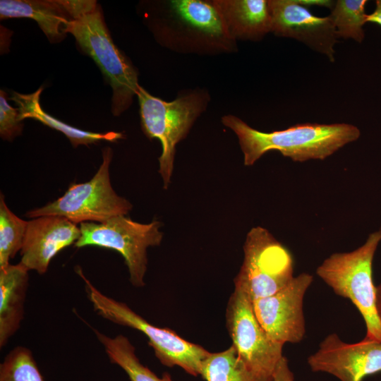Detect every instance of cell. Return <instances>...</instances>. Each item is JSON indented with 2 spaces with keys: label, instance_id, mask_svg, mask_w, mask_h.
Returning a JSON list of instances; mask_svg holds the SVG:
<instances>
[{
  "label": "cell",
  "instance_id": "cell-14",
  "mask_svg": "<svg viewBox=\"0 0 381 381\" xmlns=\"http://www.w3.org/2000/svg\"><path fill=\"white\" fill-rule=\"evenodd\" d=\"M80 227L60 216H42L28 222L20 262L29 270L44 274L53 258L62 249L75 244Z\"/></svg>",
  "mask_w": 381,
  "mask_h": 381
},
{
  "label": "cell",
  "instance_id": "cell-3",
  "mask_svg": "<svg viewBox=\"0 0 381 381\" xmlns=\"http://www.w3.org/2000/svg\"><path fill=\"white\" fill-rule=\"evenodd\" d=\"M136 97L144 134L149 139L155 138L161 143L159 173L164 188L167 189L174 169L176 146L207 110L210 95L206 89L196 87L183 90L174 100L167 102L139 85Z\"/></svg>",
  "mask_w": 381,
  "mask_h": 381
},
{
  "label": "cell",
  "instance_id": "cell-17",
  "mask_svg": "<svg viewBox=\"0 0 381 381\" xmlns=\"http://www.w3.org/2000/svg\"><path fill=\"white\" fill-rule=\"evenodd\" d=\"M30 270L21 262L0 268V348L19 330L24 319Z\"/></svg>",
  "mask_w": 381,
  "mask_h": 381
},
{
  "label": "cell",
  "instance_id": "cell-28",
  "mask_svg": "<svg viewBox=\"0 0 381 381\" xmlns=\"http://www.w3.org/2000/svg\"><path fill=\"white\" fill-rule=\"evenodd\" d=\"M376 308L381 321V284L376 286Z\"/></svg>",
  "mask_w": 381,
  "mask_h": 381
},
{
  "label": "cell",
  "instance_id": "cell-27",
  "mask_svg": "<svg viewBox=\"0 0 381 381\" xmlns=\"http://www.w3.org/2000/svg\"><path fill=\"white\" fill-rule=\"evenodd\" d=\"M367 23H373L381 26V0L375 1V10L367 15Z\"/></svg>",
  "mask_w": 381,
  "mask_h": 381
},
{
  "label": "cell",
  "instance_id": "cell-9",
  "mask_svg": "<svg viewBox=\"0 0 381 381\" xmlns=\"http://www.w3.org/2000/svg\"><path fill=\"white\" fill-rule=\"evenodd\" d=\"M243 252L234 286L252 301L275 294L294 277L291 254L266 229L255 226L249 231Z\"/></svg>",
  "mask_w": 381,
  "mask_h": 381
},
{
  "label": "cell",
  "instance_id": "cell-16",
  "mask_svg": "<svg viewBox=\"0 0 381 381\" xmlns=\"http://www.w3.org/2000/svg\"><path fill=\"white\" fill-rule=\"evenodd\" d=\"M212 3L231 37L258 42L271 32L267 0H213Z\"/></svg>",
  "mask_w": 381,
  "mask_h": 381
},
{
  "label": "cell",
  "instance_id": "cell-13",
  "mask_svg": "<svg viewBox=\"0 0 381 381\" xmlns=\"http://www.w3.org/2000/svg\"><path fill=\"white\" fill-rule=\"evenodd\" d=\"M267 4L271 32L277 37L295 39L334 61L338 37L329 16H316L296 0H267Z\"/></svg>",
  "mask_w": 381,
  "mask_h": 381
},
{
  "label": "cell",
  "instance_id": "cell-8",
  "mask_svg": "<svg viewBox=\"0 0 381 381\" xmlns=\"http://www.w3.org/2000/svg\"><path fill=\"white\" fill-rule=\"evenodd\" d=\"M161 226L157 220L142 224L126 215L114 217L103 222H82L80 237L74 245L77 248L96 246L119 252L128 267L131 283L140 288L145 285L147 249L161 243Z\"/></svg>",
  "mask_w": 381,
  "mask_h": 381
},
{
  "label": "cell",
  "instance_id": "cell-4",
  "mask_svg": "<svg viewBox=\"0 0 381 381\" xmlns=\"http://www.w3.org/2000/svg\"><path fill=\"white\" fill-rule=\"evenodd\" d=\"M380 241V232L374 231L356 250L334 253L316 270L337 295L350 300L359 311L365 325V338L377 341H381V321L376 308L373 262Z\"/></svg>",
  "mask_w": 381,
  "mask_h": 381
},
{
  "label": "cell",
  "instance_id": "cell-21",
  "mask_svg": "<svg viewBox=\"0 0 381 381\" xmlns=\"http://www.w3.org/2000/svg\"><path fill=\"white\" fill-rule=\"evenodd\" d=\"M367 0H337L330 10V17L338 38L352 39L361 43L367 23L365 7Z\"/></svg>",
  "mask_w": 381,
  "mask_h": 381
},
{
  "label": "cell",
  "instance_id": "cell-1",
  "mask_svg": "<svg viewBox=\"0 0 381 381\" xmlns=\"http://www.w3.org/2000/svg\"><path fill=\"white\" fill-rule=\"evenodd\" d=\"M144 9L155 39L172 52L212 56L238 50L212 1H155L146 3Z\"/></svg>",
  "mask_w": 381,
  "mask_h": 381
},
{
  "label": "cell",
  "instance_id": "cell-6",
  "mask_svg": "<svg viewBox=\"0 0 381 381\" xmlns=\"http://www.w3.org/2000/svg\"><path fill=\"white\" fill-rule=\"evenodd\" d=\"M75 271L83 279L87 298L99 316L142 332L162 365L169 368L179 366L193 376L201 375L202 363L210 352L198 344L186 341L168 328L150 324L126 303L100 291L79 267Z\"/></svg>",
  "mask_w": 381,
  "mask_h": 381
},
{
  "label": "cell",
  "instance_id": "cell-19",
  "mask_svg": "<svg viewBox=\"0 0 381 381\" xmlns=\"http://www.w3.org/2000/svg\"><path fill=\"white\" fill-rule=\"evenodd\" d=\"M92 330L110 363L120 367L131 381H173L168 373H164L159 377L142 364L128 337L123 334L110 337L96 329Z\"/></svg>",
  "mask_w": 381,
  "mask_h": 381
},
{
  "label": "cell",
  "instance_id": "cell-5",
  "mask_svg": "<svg viewBox=\"0 0 381 381\" xmlns=\"http://www.w3.org/2000/svg\"><path fill=\"white\" fill-rule=\"evenodd\" d=\"M66 33L71 34L81 49L101 70L112 88L111 111L119 116L128 109L136 96L138 72L114 44L100 6L96 3L71 21Z\"/></svg>",
  "mask_w": 381,
  "mask_h": 381
},
{
  "label": "cell",
  "instance_id": "cell-2",
  "mask_svg": "<svg viewBox=\"0 0 381 381\" xmlns=\"http://www.w3.org/2000/svg\"><path fill=\"white\" fill-rule=\"evenodd\" d=\"M222 122L236 135L246 166L253 165L272 150L294 162L322 160L361 135L358 127L346 123H304L281 131L262 132L231 114L223 116Z\"/></svg>",
  "mask_w": 381,
  "mask_h": 381
},
{
  "label": "cell",
  "instance_id": "cell-29",
  "mask_svg": "<svg viewBox=\"0 0 381 381\" xmlns=\"http://www.w3.org/2000/svg\"><path fill=\"white\" fill-rule=\"evenodd\" d=\"M378 231H379L380 232V234H381V225H380V229H379Z\"/></svg>",
  "mask_w": 381,
  "mask_h": 381
},
{
  "label": "cell",
  "instance_id": "cell-10",
  "mask_svg": "<svg viewBox=\"0 0 381 381\" xmlns=\"http://www.w3.org/2000/svg\"><path fill=\"white\" fill-rule=\"evenodd\" d=\"M226 322L238 356L255 373L272 377L284 356V345L269 337L255 316L253 301L237 288L228 301Z\"/></svg>",
  "mask_w": 381,
  "mask_h": 381
},
{
  "label": "cell",
  "instance_id": "cell-26",
  "mask_svg": "<svg viewBox=\"0 0 381 381\" xmlns=\"http://www.w3.org/2000/svg\"><path fill=\"white\" fill-rule=\"evenodd\" d=\"M299 4L308 8L310 6L326 7L332 9L335 1L332 0H296Z\"/></svg>",
  "mask_w": 381,
  "mask_h": 381
},
{
  "label": "cell",
  "instance_id": "cell-23",
  "mask_svg": "<svg viewBox=\"0 0 381 381\" xmlns=\"http://www.w3.org/2000/svg\"><path fill=\"white\" fill-rule=\"evenodd\" d=\"M0 381H44L30 349H12L0 364Z\"/></svg>",
  "mask_w": 381,
  "mask_h": 381
},
{
  "label": "cell",
  "instance_id": "cell-15",
  "mask_svg": "<svg viewBox=\"0 0 381 381\" xmlns=\"http://www.w3.org/2000/svg\"><path fill=\"white\" fill-rule=\"evenodd\" d=\"M96 3L92 0H1L0 18H31L50 42L58 43L66 37L69 23Z\"/></svg>",
  "mask_w": 381,
  "mask_h": 381
},
{
  "label": "cell",
  "instance_id": "cell-25",
  "mask_svg": "<svg viewBox=\"0 0 381 381\" xmlns=\"http://www.w3.org/2000/svg\"><path fill=\"white\" fill-rule=\"evenodd\" d=\"M272 381H295L287 358L284 356L279 362L272 375Z\"/></svg>",
  "mask_w": 381,
  "mask_h": 381
},
{
  "label": "cell",
  "instance_id": "cell-20",
  "mask_svg": "<svg viewBox=\"0 0 381 381\" xmlns=\"http://www.w3.org/2000/svg\"><path fill=\"white\" fill-rule=\"evenodd\" d=\"M200 376L206 381H272V377L251 370L232 346L220 352L210 353L202 363Z\"/></svg>",
  "mask_w": 381,
  "mask_h": 381
},
{
  "label": "cell",
  "instance_id": "cell-7",
  "mask_svg": "<svg viewBox=\"0 0 381 381\" xmlns=\"http://www.w3.org/2000/svg\"><path fill=\"white\" fill-rule=\"evenodd\" d=\"M113 157L111 147L102 149V162L88 181L71 183L65 193L46 205L25 214L28 218L60 216L78 224L103 222L114 217L126 215L133 205L119 196L111 184L109 168Z\"/></svg>",
  "mask_w": 381,
  "mask_h": 381
},
{
  "label": "cell",
  "instance_id": "cell-11",
  "mask_svg": "<svg viewBox=\"0 0 381 381\" xmlns=\"http://www.w3.org/2000/svg\"><path fill=\"white\" fill-rule=\"evenodd\" d=\"M313 279L311 274L301 273L275 294L253 301L258 320L274 341L284 345L298 343L303 339V299Z\"/></svg>",
  "mask_w": 381,
  "mask_h": 381
},
{
  "label": "cell",
  "instance_id": "cell-22",
  "mask_svg": "<svg viewBox=\"0 0 381 381\" xmlns=\"http://www.w3.org/2000/svg\"><path fill=\"white\" fill-rule=\"evenodd\" d=\"M28 221L16 216L0 195V268L10 265V260L20 251L26 234Z\"/></svg>",
  "mask_w": 381,
  "mask_h": 381
},
{
  "label": "cell",
  "instance_id": "cell-12",
  "mask_svg": "<svg viewBox=\"0 0 381 381\" xmlns=\"http://www.w3.org/2000/svg\"><path fill=\"white\" fill-rule=\"evenodd\" d=\"M313 372L330 374L340 381H363L381 372V341L365 338L346 343L332 333L308 358Z\"/></svg>",
  "mask_w": 381,
  "mask_h": 381
},
{
  "label": "cell",
  "instance_id": "cell-24",
  "mask_svg": "<svg viewBox=\"0 0 381 381\" xmlns=\"http://www.w3.org/2000/svg\"><path fill=\"white\" fill-rule=\"evenodd\" d=\"M23 124L19 119L18 108L7 102L6 92L0 91V135L3 140H13L22 133Z\"/></svg>",
  "mask_w": 381,
  "mask_h": 381
},
{
  "label": "cell",
  "instance_id": "cell-18",
  "mask_svg": "<svg viewBox=\"0 0 381 381\" xmlns=\"http://www.w3.org/2000/svg\"><path fill=\"white\" fill-rule=\"evenodd\" d=\"M42 90L43 88L41 87L30 94H22L16 92L12 93L11 99L18 106L20 121H23L25 119L37 120L64 134L75 147L103 140L116 142L124 138V135L119 132L95 133L81 130L49 115L43 110L40 104V99Z\"/></svg>",
  "mask_w": 381,
  "mask_h": 381
}]
</instances>
